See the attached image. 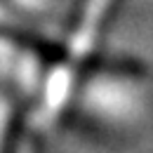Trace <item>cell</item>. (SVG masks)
Masks as SVG:
<instances>
[{"label":"cell","instance_id":"obj_1","mask_svg":"<svg viewBox=\"0 0 153 153\" xmlns=\"http://www.w3.org/2000/svg\"><path fill=\"white\" fill-rule=\"evenodd\" d=\"M123 0H78L59 42L47 50L45 68L31 101L24 106V127L33 137L52 132L73 113L85 73L99 59L101 42Z\"/></svg>","mask_w":153,"mask_h":153},{"label":"cell","instance_id":"obj_2","mask_svg":"<svg viewBox=\"0 0 153 153\" xmlns=\"http://www.w3.org/2000/svg\"><path fill=\"white\" fill-rule=\"evenodd\" d=\"M149 85L130 71L104 68L99 61L85 73L76 94L73 113H85L101 123H130L144 111Z\"/></svg>","mask_w":153,"mask_h":153},{"label":"cell","instance_id":"obj_3","mask_svg":"<svg viewBox=\"0 0 153 153\" xmlns=\"http://www.w3.org/2000/svg\"><path fill=\"white\" fill-rule=\"evenodd\" d=\"M24 132V111L19 99L0 90V153H19Z\"/></svg>","mask_w":153,"mask_h":153},{"label":"cell","instance_id":"obj_4","mask_svg":"<svg viewBox=\"0 0 153 153\" xmlns=\"http://www.w3.org/2000/svg\"><path fill=\"white\" fill-rule=\"evenodd\" d=\"M33 7V0H0V26L21 28Z\"/></svg>","mask_w":153,"mask_h":153}]
</instances>
